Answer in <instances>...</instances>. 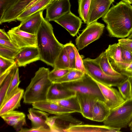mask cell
Returning <instances> with one entry per match:
<instances>
[{"mask_svg": "<svg viewBox=\"0 0 132 132\" xmlns=\"http://www.w3.org/2000/svg\"><path fill=\"white\" fill-rule=\"evenodd\" d=\"M102 18L111 37L124 38L132 31V6L129 3L121 0Z\"/></svg>", "mask_w": 132, "mask_h": 132, "instance_id": "obj_1", "label": "cell"}, {"mask_svg": "<svg viewBox=\"0 0 132 132\" xmlns=\"http://www.w3.org/2000/svg\"><path fill=\"white\" fill-rule=\"evenodd\" d=\"M36 35L37 46L40 60L54 67L55 61L64 45L57 39L52 25L46 18H43Z\"/></svg>", "mask_w": 132, "mask_h": 132, "instance_id": "obj_2", "label": "cell"}, {"mask_svg": "<svg viewBox=\"0 0 132 132\" xmlns=\"http://www.w3.org/2000/svg\"><path fill=\"white\" fill-rule=\"evenodd\" d=\"M49 68H40L35 73L26 88L23 97L25 103H34L47 100V95L52 82L48 78Z\"/></svg>", "mask_w": 132, "mask_h": 132, "instance_id": "obj_3", "label": "cell"}, {"mask_svg": "<svg viewBox=\"0 0 132 132\" xmlns=\"http://www.w3.org/2000/svg\"><path fill=\"white\" fill-rule=\"evenodd\" d=\"M132 120V98L125 100L117 108L111 110L104 125L121 129L127 127Z\"/></svg>", "mask_w": 132, "mask_h": 132, "instance_id": "obj_4", "label": "cell"}, {"mask_svg": "<svg viewBox=\"0 0 132 132\" xmlns=\"http://www.w3.org/2000/svg\"><path fill=\"white\" fill-rule=\"evenodd\" d=\"M86 72L94 80L108 86H117L128 78L122 75L112 76L105 73L95 59L87 58L83 59Z\"/></svg>", "mask_w": 132, "mask_h": 132, "instance_id": "obj_5", "label": "cell"}, {"mask_svg": "<svg viewBox=\"0 0 132 132\" xmlns=\"http://www.w3.org/2000/svg\"><path fill=\"white\" fill-rule=\"evenodd\" d=\"M62 84L71 90L93 96L105 102V98L97 83L86 73L78 80Z\"/></svg>", "mask_w": 132, "mask_h": 132, "instance_id": "obj_6", "label": "cell"}, {"mask_svg": "<svg viewBox=\"0 0 132 132\" xmlns=\"http://www.w3.org/2000/svg\"><path fill=\"white\" fill-rule=\"evenodd\" d=\"M104 27V24L97 21L87 25L75 40L78 49L81 50L98 39L102 34Z\"/></svg>", "mask_w": 132, "mask_h": 132, "instance_id": "obj_7", "label": "cell"}, {"mask_svg": "<svg viewBox=\"0 0 132 132\" xmlns=\"http://www.w3.org/2000/svg\"><path fill=\"white\" fill-rule=\"evenodd\" d=\"M46 123L51 132H65L72 126L83 124L82 121L73 117L71 113L50 117Z\"/></svg>", "mask_w": 132, "mask_h": 132, "instance_id": "obj_8", "label": "cell"}, {"mask_svg": "<svg viewBox=\"0 0 132 132\" xmlns=\"http://www.w3.org/2000/svg\"><path fill=\"white\" fill-rule=\"evenodd\" d=\"M19 25L12 28L7 32L11 42L18 49L27 47H37L36 35L19 29Z\"/></svg>", "mask_w": 132, "mask_h": 132, "instance_id": "obj_9", "label": "cell"}, {"mask_svg": "<svg viewBox=\"0 0 132 132\" xmlns=\"http://www.w3.org/2000/svg\"><path fill=\"white\" fill-rule=\"evenodd\" d=\"M115 0H91L87 25L97 21L107 13Z\"/></svg>", "mask_w": 132, "mask_h": 132, "instance_id": "obj_10", "label": "cell"}, {"mask_svg": "<svg viewBox=\"0 0 132 132\" xmlns=\"http://www.w3.org/2000/svg\"><path fill=\"white\" fill-rule=\"evenodd\" d=\"M94 80L98 85L105 98V103L111 110L117 108L125 101L117 89Z\"/></svg>", "mask_w": 132, "mask_h": 132, "instance_id": "obj_11", "label": "cell"}, {"mask_svg": "<svg viewBox=\"0 0 132 132\" xmlns=\"http://www.w3.org/2000/svg\"><path fill=\"white\" fill-rule=\"evenodd\" d=\"M17 86L0 105V116L14 110L21 106L20 101L24 93L23 89Z\"/></svg>", "mask_w": 132, "mask_h": 132, "instance_id": "obj_12", "label": "cell"}, {"mask_svg": "<svg viewBox=\"0 0 132 132\" xmlns=\"http://www.w3.org/2000/svg\"><path fill=\"white\" fill-rule=\"evenodd\" d=\"M82 20L70 11L54 21L65 28L71 36L74 37L81 27L82 23Z\"/></svg>", "mask_w": 132, "mask_h": 132, "instance_id": "obj_13", "label": "cell"}, {"mask_svg": "<svg viewBox=\"0 0 132 132\" xmlns=\"http://www.w3.org/2000/svg\"><path fill=\"white\" fill-rule=\"evenodd\" d=\"M69 0H55L46 9V18L49 21L56 19L70 11Z\"/></svg>", "mask_w": 132, "mask_h": 132, "instance_id": "obj_14", "label": "cell"}, {"mask_svg": "<svg viewBox=\"0 0 132 132\" xmlns=\"http://www.w3.org/2000/svg\"><path fill=\"white\" fill-rule=\"evenodd\" d=\"M40 60L37 47H27L20 49L15 61L18 67H25L28 64Z\"/></svg>", "mask_w": 132, "mask_h": 132, "instance_id": "obj_15", "label": "cell"}, {"mask_svg": "<svg viewBox=\"0 0 132 132\" xmlns=\"http://www.w3.org/2000/svg\"><path fill=\"white\" fill-rule=\"evenodd\" d=\"M36 0H19L8 9L0 19V23L16 21L18 16L32 2Z\"/></svg>", "mask_w": 132, "mask_h": 132, "instance_id": "obj_16", "label": "cell"}, {"mask_svg": "<svg viewBox=\"0 0 132 132\" xmlns=\"http://www.w3.org/2000/svg\"><path fill=\"white\" fill-rule=\"evenodd\" d=\"M76 94L80 106L81 113L85 118L92 120L93 107L98 99L93 96L79 92H76Z\"/></svg>", "mask_w": 132, "mask_h": 132, "instance_id": "obj_17", "label": "cell"}, {"mask_svg": "<svg viewBox=\"0 0 132 132\" xmlns=\"http://www.w3.org/2000/svg\"><path fill=\"white\" fill-rule=\"evenodd\" d=\"M32 105L34 108L55 115L76 112L74 110L66 108L47 100L34 103Z\"/></svg>", "mask_w": 132, "mask_h": 132, "instance_id": "obj_18", "label": "cell"}, {"mask_svg": "<svg viewBox=\"0 0 132 132\" xmlns=\"http://www.w3.org/2000/svg\"><path fill=\"white\" fill-rule=\"evenodd\" d=\"M55 0H36L30 4L17 17L16 20L22 22L33 14L43 11Z\"/></svg>", "mask_w": 132, "mask_h": 132, "instance_id": "obj_19", "label": "cell"}, {"mask_svg": "<svg viewBox=\"0 0 132 132\" xmlns=\"http://www.w3.org/2000/svg\"><path fill=\"white\" fill-rule=\"evenodd\" d=\"M43 12L34 14L21 22L19 25V29L31 34H36L44 18Z\"/></svg>", "mask_w": 132, "mask_h": 132, "instance_id": "obj_20", "label": "cell"}, {"mask_svg": "<svg viewBox=\"0 0 132 132\" xmlns=\"http://www.w3.org/2000/svg\"><path fill=\"white\" fill-rule=\"evenodd\" d=\"M76 92L64 87L62 84L52 82L47 95V100H59L76 95Z\"/></svg>", "mask_w": 132, "mask_h": 132, "instance_id": "obj_21", "label": "cell"}, {"mask_svg": "<svg viewBox=\"0 0 132 132\" xmlns=\"http://www.w3.org/2000/svg\"><path fill=\"white\" fill-rule=\"evenodd\" d=\"M8 125L19 132L23 126L26 125V116L23 112L13 110L1 116Z\"/></svg>", "mask_w": 132, "mask_h": 132, "instance_id": "obj_22", "label": "cell"}, {"mask_svg": "<svg viewBox=\"0 0 132 132\" xmlns=\"http://www.w3.org/2000/svg\"><path fill=\"white\" fill-rule=\"evenodd\" d=\"M121 129L107 126L105 125H80L72 126L65 132H118Z\"/></svg>", "mask_w": 132, "mask_h": 132, "instance_id": "obj_23", "label": "cell"}, {"mask_svg": "<svg viewBox=\"0 0 132 132\" xmlns=\"http://www.w3.org/2000/svg\"><path fill=\"white\" fill-rule=\"evenodd\" d=\"M28 111V118L31 122L32 127L42 126L50 129L46 123L49 113L33 108H29Z\"/></svg>", "mask_w": 132, "mask_h": 132, "instance_id": "obj_24", "label": "cell"}, {"mask_svg": "<svg viewBox=\"0 0 132 132\" xmlns=\"http://www.w3.org/2000/svg\"><path fill=\"white\" fill-rule=\"evenodd\" d=\"M110 110L105 102L98 99L93 107L92 120L103 122L109 115Z\"/></svg>", "mask_w": 132, "mask_h": 132, "instance_id": "obj_25", "label": "cell"}, {"mask_svg": "<svg viewBox=\"0 0 132 132\" xmlns=\"http://www.w3.org/2000/svg\"><path fill=\"white\" fill-rule=\"evenodd\" d=\"M105 51L111 65L124 63L121 57L122 47L119 43L109 45Z\"/></svg>", "mask_w": 132, "mask_h": 132, "instance_id": "obj_26", "label": "cell"}, {"mask_svg": "<svg viewBox=\"0 0 132 132\" xmlns=\"http://www.w3.org/2000/svg\"><path fill=\"white\" fill-rule=\"evenodd\" d=\"M95 60L102 71L106 75L112 76H120L122 75L115 71L112 67L105 51L101 53Z\"/></svg>", "mask_w": 132, "mask_h": 132, "instance_id": "obj_27", "label": "cell"}, {"mask_svg": "<svg viewBox=\"0 0 132 132\" xmlns=\"http://www.w3.org/2000/svg\"><path fill=\"white\" fill-rule=\"evenodd\" d=\"M49 101L66 108L74 110L76 112L81 113L80 106L76 94L62 99Z\"/></svg>", "mask_w": 132, "mask_h": 132, "instance_id": "obj_28", "label": "cell"}, {"mask_svg": "<svg viewBox=\"0 0 132 132\" xmlns=\"http://www.w3.org/2000/svg\"><path fill=\"white\" fill-rule=\"evenodd\" d=\"M85 73L80 70L73 69L52 82L62 84L74 81L82 78Z\"/></svg>", "mask_w": 132, "mask_h": 132, "instance_id": "obj_29", "label": "cell"}, {"mask_svg": "<svg viewBox=\"0 0 132 132\" xmlns=\"http://www.w3.org/2000/svg\"><path fill=\"white\" fill-rule=\"evenodd\" d=\"M18 67L15 63L13 66L11 72L0 86V105L2 104L5 97L10 82Z\"/></svg>", "mask_w": 132, "mask_h": 132, "instance_id": "obj_30", "label": "cell"}, {"mask_svg": "<svg viewBox=\"0 0 132 132\" xmlns=\"http://www.w3.org/2000/svg\"><path fill=\"white\" fill-rule=\"evenodd\" d=\"M69 63L66 48L64 46L61 49L54 64V68L69 69Z\"/></svg>", "mask_w": 132, "mask_h": 132, "instance_id": "obj_31", "label": "cell"}, {"mask_svg": "<svg viewBox=\"0 0 132 132\" xmlns=\"http://www.w3.org/2000/svg\"><path fill=\"white\" fill-rule=\"evenodd\" d=\"M117 87L119 91L125 101L132 98V87L130 78H128Z\"/></svg>", "mask_w": 132, "mask_h": 132, "instance_id": "obj_32", "label": "cell"}, {"mask_svg": "<svg viewBox=\"0 0 132 132\" xmlns=\"http://www.w3.org/2000/svg\"><path fill=\"white\" fill-rule=\"evenodd\" d=\"M91 0H78V12L80 17L87 24Z\"/></svg>", "mask_w": 132, "mask_h": 132, "instance_id": "obj_33", "label": "cell"}, {"mask_svg": "<svg viewBox=\"0 0 132 132\" xmlns=\"http://www.w3.org/2000/svg\"><path fill=\"white\" fill-rule=\"evenodd\" d=\"M19 50L11 48L0 44V56L15 60V56Z\"/></svg>", "mask_w": 132, "mask_h": 132, "instance_id": "obj_34", "label": "cell"}, {"mask_svg": "<svg viewBox=\"0 0 132 132\" xmlns=\"http://www.w3.org/2000/svg\"><path fill=\"white\" fill-rule=\"evenodd\" d=\"M74 45L71 41L64 45L66 48L68 56L69 63V68L75 69V54L73 48Z\"/></svg>", "mask_w": 132, "mask_h": 132, "instance_id": "obj_35", "label": "cell"}, {"mask_svg": "<svg viewBox=\"0 0 132 132\" xmlns=\"http://www.w3.org/2000/svg\"><path fill=\"white\" fill-rule=\"evenodd\" d=\"M72 69H62L54 68L50 71L48 74V78L52 82L57 79L62 77Z\"/></svg>", "mask_w": 132, "mask_h": 132, "instance_id": "obj_36", "label": "cell"}, {"mask_svg": "<svg viewBox=\"0 0 132 132\" xmlns=\"http://www.w3.org/2000/svg\"><path fill=\"white\" fill-rule=\"evenodd\" d=\"M20 82L21 81L20 80L19 76V69L18 67L13 77L10 82L7 92L6 96L3 102L8 96L14 88L17 86L19 85Z\"/></svg>", "mask_w": 132, "mask_h": 132, "instance_id": "obj_37", "label": "cell"}, {"mask_svg": "<svg viewBox=\"0 0 132 132\" xmlns=\"http://www.w3.org/2000/svg\"><path fill=\"white\" fill-rule=\"evenodd\" d=\"M73 48L75 54V69L80 70L84 73L86 71L84 65L82 58L83 56L80 55L76 47L74 45Z\"/></svg>", "mask_w": 132, "mask_h": 132, "instance_id": "obj_38", "label": "cell"}, {"mask_svg": "<svg viewBox=\"0 0 132 132\" xmlns=\"http://www.w3.org/2000/svg\"><path fill=\"white\" fill-rule=\"evenodd\" d=\"M15 63L14 60H10L0 56V75L13 66Z\"/></svg>", "mask_w": 132, "mask_h": 132, "instance_id": "obj_39", "label": "cell"}, {"mask_svg": "<svg viewBox=\"0 0 132 132\" xmlns=\"http://www.w3.org/2000/svg\"><path fill=\"white\" fill-rule=\"evenodd\" d=\"M19 0H0V19L5 12Z\"/></svg>", "mask_w": 132, "mask_h": 132, "instance_id": "obj_40", "label": "cell"}, {"mask_svg": "<svg viewBox=\"0 0 132 132\" xmlns=\"http://www.w3.org/2000/svg\"><path fill=\"white\" fill-rule=\"evenodd\" d=\"M121 57L124 63L130 64L132 62V52L122 47Z\"/></svg>", "mask_w": 132, "mask_h": 132, "instance_id": "obj_41", "label": "cell"}, {"mask_svg": "<svg viewBox=\"0 0 132 132\" xmlns=\"http://www.w3.org/2000/svg\"><path fill=\"white\" fill-rule=\"evenodd\" d=\"M19 132H51L50 129L41 126L37 127H32L30 129L22 128Z\"/></svg>", "mask_w": 132, "mask_h": 132, "instance_id": "obj_42", "label": "cell"}, {"mask_svg": "<svg viewBox=\"0 0 132 132\" xmlns=\"http://www.w3.org/2000/svg\"><path fill=\"white\" fill-rule=\"evenodd\" d=\"M118 42L122 47L132 52V40L123 38L119 39Z\"/></svg>", "mask_w": 132, "mask_h": 132, "instance_id": "obj_43", "label": "cell"}, {"mask_svg": "<svg viewBox=\"0 0 132 132\" xmlns=\"http://www.w3.org/2000/svg\"><path fill=\"white\" fill-rule=\"evenodd\" d=\"M120 73L128 78L132 79V62L129 64L125 69L121 71Z\"/></svg>", "mask_w": 132, "mask_h": 132, "instance_id": "obj_44", "label": "cell"}, {"mask_svg": "<svg viewBox=\"0 0 132 132\" xmlns=\"http://www.w3.org/2000/svg\"><path fill=\"white\" fill-rule=\"evenodd\" d=\"M0 44L5 47L15 50H19L17 48L11 41L0 39Z\"/></svg>", "mask_w": 132, "mask_h": 132, "instance_id": "obj_45", "label": "cell"}, {"mask_svg": "<svg viewBox=\"0 0 132 132\" xmlns=\"http://www.w3.org/2000/svg\"><path fill=\"white\" fill-rule=\"evenodd\" d=\"M14 65L0 75V86H1L5 79L11 72Z\"/></svg>", "mask_w": 132, "mask_h": 132, "instance_id": "obj_46", "label": "cell"}, {"mask_svg": "<svg viewBox=\"0 0 132 132\" xmlns=\"http://www.w3.org/2000/svg\"><path fill=\"white\" fill-rule=\"evenodd\" d=\"M0 39L11 41L8 34L5 32L4 29H0Z\"/></svg>", "mask_w": 132, "mask_h": 132, "instance_id": "obj_47", "label": "cell"}, {"mask_svg": "<svg viewBox=\"0 0 132 132\" xmlns=\"http://www.w3.org/2000/svg\"><path fill=\"white\" fill-rule=\"evenodd\" d=\"M126 38L129 40H132V31L129 35Z\"/></svg>", "mask_w": 132, "mask_h": 132, "instance_id": "obj_48", "label": "cell"}, {"mask_svg": "<svg viewBox=\"0 0 132 132\" xmlns=\"http://www.w3.org/2000/svg\"><path fill=\"white\" fill-rule=\"evenodd\" d=\"M128 126L130 130L132 131V120L129 123Z\"/></svg>", "mask_w": 132, "mask_h": 132, "instance_id": "obj_49", "label": "cell"}, {"mask_svg": "<svg viewBox=\"0 0 132 132\" xmlns=\"http://www.w3.org/2000/svg\"><path fill=\"white\" fill-rule=\"evenodd\" d=\"M122 1L129 3L131 4L132 0H122Z\"/></svg>", "mask_w": 132, "mask_h": 132, "instance_id": "obj_50", "label": "cell"}, {"mask_svg": "<svg viewBox=\"0 0 132 132\" xmlns=\"http://www.w3.org/2000/svg\"><path fill=\"white\" fill-rule=\"evenodd\" d=\"M131 4H132V1L131 2Z\"/></svg>", "mask_w": 132, "mask_h": 132, "instance_id": "obj_51", "label": "cell"}]
</instances>
